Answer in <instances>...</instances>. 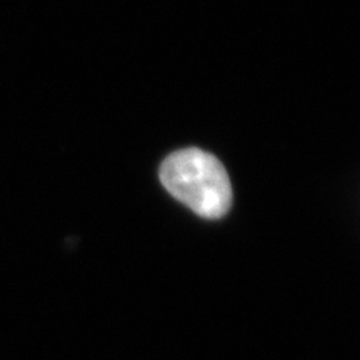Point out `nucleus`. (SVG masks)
<instances>
[{"label": "nucleus", "instance_id": "1", "mask_svg": "<svg viewBox=\"0 0 360 360\" xmlns=\"http://www.w3.org/2000/svg\"><path fill=\"white\" fill-rule=\"evenodd\" d=\"M160 182L174 199L204 219H220L232 205V186L214 155L191 147L174 152L160 165Z\"/></svg>", "mask_w": 360, "mask_h": 360}]
</instances>
